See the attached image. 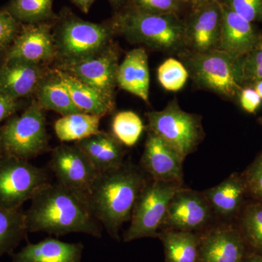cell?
I'll list each match as a JSON object with an SVG mask.
<instances>
[{
  "instance_id": "cell-1",
  "label": "cell",
  "mask_w": 262,
  "mask_h": 262,
  "mask_svg": "<svg viewBox=\"0 0 262 262\" xmlns=\"http://www.w3.org/2000/svg\"><path fill=\"white\" fill-rule=\"evenodd\" d=\"M25 213L28 233L46 232L56 237L83 233L100 238L102 227L90 205L87 194L56 183L38 191Z\"/></svg>"
},
{
  "instance_id": "cell-2",
  "label": "cell",
  "mask_w": 262,
  "mask_h": 262,
  "mask_svg": "<svg viewBox=\"0 0 262 262\" xmlns=\"http://www.w3.org/2000/svg\"><path fill=\"white\" fill-rule=\"evenodd\" d=\"M145 172L132 163L100 173L87 196L97 220L113 238L130 222L136 202L147 183Z\"/></svg>"
},
{
  "instance_id": "cell-3",
  "label": "cell",
  "mask_w": 262,
  "mask_h": 262,
  "mask_svg": "<svg viewBox=\"0 0 262 262\" xmlns=\"http://www.w3.org/2000/svg\"><path fill=\"white\" fill-rule=\"evenodd\" d=\"M111 21L115 33L134 44L169 53L186 51L184 20L179 15L151 14L129 5Z\"/></svg>"
},
{
  "instance_id": "cell-4",
  "label": "cell",
  "mask_w": 262,
  "mask_h": 262,
  "mask_svg": "<svg viewBox=\"0 0 262 262\" xmlns=\"http://www.w3.org/2000/svg\"><path fill=\"white\" fill-rule=\"evenodd\" d=\"M53 37L58 64L66 65L85 59L112 44L115 35L111 20L96 24L79 18L63 8L53 24Z\"/></svg>"
},
{
  "instance_id": "cell-5",
  "label": "cell",
  "mask_w": 262,
  "mask_h": 262,
  "mask_svg": "<svg viewBox=\"0 0 262 262\" xmlns=\"http://www.w3.org/2000/svg\"><path fill=\"white\" fill-rule=\"evenodd\" d=\"M0 146L3 155L29 161L49 150L44 110L37 100L0 127Z\"/></svg>"
},
{
  "instance_id": "cell-6",
  "label": "cell",
  "mask_w": 262,
  "mask_h": 262,
  "mask_svg": "<svg viewBox=\"0 0 262 262\" xmlns=\"http://www.w3.org/2000/svg\"><path fill=\"white\" fill-rule=\"evenodd\" d=\"M184 52L182 56L184 65L198 88L226 99H236L243 88L237 58L220 50L205 53Z\"/></svg>"
},
{
  "instance_id": "cell-7",
  "label": "cell",
  "mask_w": 262,
  "mask_h": 262,
  "mask_svg": "<svg viewBox=\"0 0 262 262\" xmlns=\"http://www.w3.org/2000/svg\"><path fill=\"white\" fill-rule=\"evenodd\" d=\"M149 130L161 138L184 157L192 154L204 139L202 117L184 111L177 99L163 110L146 113Z\"/></svg>"
},
{
  "instance_id": "cell-8",
  "label": "cell",
  "mask_w": 262,
  "mask_h": 262,
  "mask_svg": "<svg viewBox=\"0 0 262 262\" xmlns=\"http://www.w3.org/2000/svg\"><path fill=\"white\" fill-rule=\"evenodd\" d=\"M182 187L177 182L149 181L136 202L130 225L122 237L124 242L144 237L158 238L170 200Z\"/></svg>"
},
{
  "instance_id": "cell-9",
  "label": "cell",
  "mask_w": 262,
  "mask_h": 262,
  "mask_svg": "<svg viewBox=\"0 0 262 262\" xmlns=\"http://www.w3.org/2000/svg\"><path fill=\"white\" fill-rule=\"evenodd\" d=\"M48 183L46 170L29 160L6 155L0 158V206L21 209Z\"/></svg>"
},
{
  "instance_id": "cell-10",
  "label": "cell",
  "mask_w": 262,
  "mask_h": 262,
  "mask_svg": "<svg viewBox=\"0 0 262 262\" xmlns=\"http://www.w3.org/2000/svg\"><path fill=\"white\" fill-rule=\"evenodd\" d=\"M118 59L116 47L111 44L94 56L70 64L57 66L56 69L74 76L97 91L115 110Z\"/></svg>"
},
{
  "instance_id": "cell-11",
  "label": "cell",
  "mask_w": 262,
  "mask_h": 262,
  "mask_svg": "<svg viewBox=\"0 0 262 262\" xmlns=\"http://www.w3.org/2000/svg\"><path fill=\"white\" fill-rule=\"evenodd\" d=\"M213 214L204 192L182 187L170 200L160 229L198 232L209 225Z\"/></svg>"
},
{
  "instance_id": "cell-12",
  "label": "cell",
  "mask_w": 262,
  "mask_h": 262,
  "mask_svg": "<svg viewBox=\"0 0 262 262\" xmlns=\"http://www.w3.org/2000/svg\"><path fill=\"white\" fill-rule=\"evenodd\" d=\"M49 163L57 183L84 194H88L100 174L75 144H62L55 147Z\"/></svg>"
},
{
  "instance_id": "cell-13",
  "label": "cell",
  "mask_w": 262,
  "mask_h": 262,
  "mask_svg": "<svg viewBox=\"0 0 262 262\" xmlns=\"http://www.w3.org/2000/svg\"><path fill=\"white\" fill-rule=\"evenodd\" d=\"M54 22L21 24L18 34L7 49L6 59L22 60L43 67L56 60Z\"/></svg>"
},
{
  "instance_id": "cell-14",
  "label": "cell",
  "mask_w": 262,
  "mask_h": 262,
  "mask_svg": "<svg viewBox=\"0 0 262 262\" xmlns=\"http://www.w3.org/2000/svg\"><path fill=\"white\" fill-rule=\"evenodd\" d=\"M184 159L168 143L149 130L141 158L140 167L151 180L183 184Z\"/></svg>"
},
{
  "instance_id": "cell-15",
  "label": "cell",
  "mask_w": 262,
  "mask_h": 262,
  "mask_svg": "<svg viewBox=\"0 0 262 262\" xmlns=\"http://www.w3.org/2000/svg\"><path fill=\"white\" fill-rule=\"evenodd\" d=\"M222 20L220 2L192 11L184 21L186 49L193 53H205L218 49Z\"/></svg>"
},
{
  "instance_id": "cell-16",
  "label": "cell",
  "mask_w": 262,
  "mask_h": 262,
  "mask_svg": "<svg viewBox=\"0 0 262 262\" xmlns=\"http://www.w3.org/2000/svg\"><path fill=\"white\" fill-rule=\"evenodd\" d=\"M247 252L238 227L217 226L201 234L198 262H244Z\"/></svg>"
},
{
  "instance_id": "cell-17",
  "label": "cell",
  "mask_w": 262,
  "mask_h": 262,
  "mask_svg": "<svg viewBox=\"0 0 262 262\" xmlns=\"http://www.w3.org/2000/svg\"><path fill=\"white\" fill-rule=\"evenodd\" d=\"M48 72L43 66L22 60L6 59L0 70V91L20 101V98L35 94Z\"/></svg>"
},
{
  "instance_id": "cell-18",
  "label": "cell",
  "mask_w": 262,
  "mask_h": 262,
  "mask_svg": "<svg viewBox=\"0 0 262 262\" xmlns=\"http://www.w3.org/2000/svg\"><path fill=\"white\" fill-rule=\"evenodd\" d=\"M222 5V31L218 49L239 58L249 53L259 40L261 34L253 24Z\"/></svg>"
},
{
  "instance_id": "cell-19",
  "label": "cell",
  "mask_w": 262,
  "mask_h": 262,
  "mask_svg": "<svg viewBox=\"0 0 262 262\" xmlns=\"http://www.w3.org/2000/svg\"><path fill=\"white\" fill-rule=\"evenodd\" d=\"M75 144L100 173L115 170L123 165L126 152L113 134L100 130L94 135L76 141Z\"/></svg>"
},
{
  "instance_id": "cell-20",
  "label": "cell",
  "mask_w": 262,
  "mask_h": 262,
  "mask_svg": "<svg viewBox=\"0 0 262 262\" xmlns=\"http://www.w3.org/2000/svg\"><path fill=\"white\" fill-rule=\"evenodd\" d=\"M117 84L120 89L149 103L150 76L146 50L136 48L127 53L119 64Z\"/></svg>"
},
{
  "instance_id": "cell-21",
  "label": "cell",
  "mask_w": 262,
  "mask_h": 262,
  "mask_svg": "<svg viewBox=\"0 0 262 262\" xmlns=\"http://www.w3.org/2000/svg\"><path fill=\"white\" fill-rule=\"evenodd\" d=\"M83 248L81 243L70 244L46 237L12 253V262H82Z\"/></svg>"
},
{
  "instance_id": "cell-22",
  "label": "cell",
  "mask_w": 262,
  "mask_h": 262,
  "mask_svg": "<svg viewBox=\"0 0 262 262\" xmlns=\"http://www.w3.org/2000/svg\"><path fill=\"white\" fill-rule=\"evenodd\" d=\"M208 203L214 214L229 219L238 215L247 194L242 173H233L215 187L205 190Z\"/></svg>"
},
{
  "instance_id": "cell-23",
  "label": "cell",
  "mask_w": 262,
  "mask_h": 262,
  "mask_svg": "<svg viewBox=\"0 0 262 262\" xmlns=\"http://www.w3.org/2000/svg\"><path fill=\"white\" fill-rule=\"evenodd\" d=\"M165 262H198L201 234L198 232L160 229Z\"/></svg>"
},
{
  "instance_id": "cell-24",
  "label": "cell",
  "mask_w": 262,
  "mask_h": 262,
  "mask_svg": "<svg viewBox=\"0 0 262 262\" xmlns=\"http://www.w3.org/2000/svg\"><path fill=\"white\" fill-rule=\"evenodd\" d=\"M54 71L70 93L72 101L81 113L103 117L115 110L108 106L97 91L88 84L58 69H54Z\"/></svg>"
},
{
  "instance_id": "cell-25",
  "label": "cell",
  "mask_w": 262,
  "mask_h": 262,
  "mask_svg": "<svg viewBox=\"0 0 262 262\" xmlns=\"http://www.w3.org/2000/svg\"><path fill=\"white\" fill-rule=\"evenodd\" d=\"M34 95L44 110L56 112L62 116L81 113L54 70H48Z\"/></svg>"
},
{
  "instance_id": "cell-26",
  "label": "cell",
  "mask_w": 262,
  "mask_h": 262,
  "mask_svg": "<svg viewBox=\"0 0 262 262\" xmlns=\"http://www.w3.org/2000/svg\"><path fill=\"white\" fill-rule=\"evenodd\" d=\"M101 118L83 113L62 116L55 122V133L62 142H76L99 132Z\"/></svg>"
},
{
  "instance_id": "cell-27",
  "label": "cell",
  "mask_w": 262,
  "mask_h": 262,
  "mask_svg": "<svg viewBox=\"0 0 262 262\" xmlns=\"http://www.w3.org/2000/svg\"><path fill=\"white\" fill-rule=\"evenodd\" d=\"M27 234L23 210L0 206V258L5 254L11 255Z\"/></svg>"
},
{
  "instance_id": "cell-28",
  "label": "cell",
  "mask_w": 262,
  "mask_h": 262,
  "mask_svg": "<svg viewBox=\"0 0 262 262\" xmlns=\"http://www.w3.org/2000/svg\"><path fill=\"white\" fill-rule=\"evenodd\" d=\"M54 0H11L6 9L20 24L54 22L58 15L53 11Z\"/></svg>"
},
{
  "instance_id": "cell-29",
  "label": "cell",
  "mask_w": 262,
  "mask_h": 262,
  "mask_svg": "<svg viewBox=\"0 0 262 262\" xmlns=\"http://www.w3.org/2000/svg\"><path fill=\"white\" fill-rule=\"evenodd\" d=\"M241 213L238 228L247 248L262 253V202L248 203Z\"/></svg>"
},
{
  "instance_id": "cell-30",
  "label": "cell",
  "mask_w": 262,
  "mask_h": 262,
  "mask_svg": "<svg viewBox=\"0 0 262 262\" xmlns=\"http://www.w3.org/2000/svg\"><path fill=\"white\" fill-rule=\"evenodd\" d=\"M113 135L122 145L134 146L139 140L144 125L137 114L132 111H122L117 113L113 120Z\"/></svg>"
},
{
  "instance_id": "cell-31",
  "label": "cell",
  "mask_w": 262,
  "mask_h": 262,
  "mask_svg": "<svg viewBox=\"0 0 262 262\" xmlns=\"http://www.w3.org/2000/svg\"><path fill=\"white\" fill-rule=\"evenodd\" d=\"M185 65L175 58L165 60L158 69V79L164 89L178 91L183 89L189 78Z\"/></svg>"
},
{
  "instance_id": "cell-32",
  "label": "cell",
  "mask_w": 262,
  "mask_h": 262,
  "mask_svg": "<svg viewBox=\"0 0 262 262\" xmlns=\"http://www.w3.org/2000/svg\"><path fill=\"white\" fill-rule=\"evenodd\" d=\"M237 65L243 87L262 80V35L249 53L237 58Z\"/></svg>"
},
{
  "instance_id": "cell-33",
  "label": "cell",
  "mask_w": 262,
  "mask_h": 262,
  "mask_svg": "<svg viewBox=\"0 0 262 262\" xmlns=\"http://www.w3.org/2000/svg\"><path fill=\"white\" fill-rule=\"evenodd\" d=\"M248 195L262 202V150L242 173Z\"/></svg>"
},
{
  "instance_id": "cell-34",
  "label": "cell",
  "mask_w": 262,
  "mask_h": 262,
  "mask_svg": "<svg viewBox=\"0 0 262 262\" xmlns=\"http://www.w3.org/2000/svg\"><path fill=\"white\" fill-rule=\"evenodd\" d=\"M220 3L251 23H262V0H221Z\"/></svg>"
},
{
  "instance_id": "cell-35",
  "label": "cell",
  "mask_w": 262,
  "mask_h": 262,
  "mask_svg": "<svg viewBox=\"0 0 262 262\" xmlns=\"http://www.w3.org/2000/svg\"><path fill=\"white\" fill-rule=\"evenodd\" d=\"M130 5L144 13L178 15L182 7L178 0H130Z\"/></svg>"
},
{
  "instance_id": "cell-36",
  "label": "cell",
  "mask_w": 262,
  "mask_h": 262,
  "mask_svg": "<svg viewBox=\"0 0 262 262\" xmlns=\"http://www.w3.org/2000/svg\"><path fill=\"white\" fill-rule=\"evenodd\" d=\"M19 23L6 8L0 10V48L8 49L20 30Z\"/></svg>"
},
{
  "instance_id": "cell-37",
  "label": "cell",
  "mask_w": 262,
  "mask_h": 262,
  "mask_svg": "<svg viewBox=\"0 0 262 262\" xmlns=\"http://www.w3.org/2000/svg\"><path fill=\"white\" fill-rule=\"evenodd\" d=\"M236 99L242 110L249 114L257 113L262 105L261 98L251 85H245L239 90Z\"/></svg>"
},
{
  "instance_id": "cell-38",
  "label": "cell",
  "mask_w": 262,
  "mask_h": 262,
  "mask_svg": "<svg viewBox=\"0 0 262 262\" xmlns=\"http://www.w3.org/2000/svg\"><path fill=\"white\" fill-rule=\"evenodd\" d=\"M21 106L20 101L13 99L0 91V123L15 115Z\"/></svg>"
},
{
  "instance_id": "cell-39",
  "label": "cell",
  "mask_w": 262,
  "mask_h": 262,
  "mask_svg": "<svg viewBox=\"0 0 262 262\" xmlns=\"http://www.w3.org/2000/svg\"><path fill=\"white\" fill-rule=\"evenodd\" d=\"M220 1L221 0H178L181 6L190 8L192 11Z\"/></svg>"
},
{
  "instance_id": "cell-40",
  "label": "cell",
  "mask_w": 262,
  "mask_h": 262,
  "mask_svg": "<svg viewBox=\"0 0 262 262\" xmlns=\"http://www.w3.org/2000/svg\"><path fill=\"white\" fill-rule=\"evenodd\" d=\"M96 1V0H72V3L85 14L89 13L91 7Z\"/></svg>"
},
{
  "instance_id": "cell-41",
  "label": "cell",
  "mask_w": 262,
  "mask_h": 262,
  "mask_svg": "<svg viewBox=\"0 0 262 262\" xmlns=\"http://www.w3.org/2000/svg\"><path fill=\"white\" fill-rule=\"evenodd\" d=\"M244 262H262V253L248 251Z\"/></svg>"
},
{
  "instance_id": "cell-42",
  "label": "cell",
  "mask_w": 262,
  "mask_h": 262,
  "mask_svg": "<svg viewBox=\"0 0 262 262\" xmlns=\"http://www.w3.org/2000/svg\"><path fill=\"white\" fill-rule=\"evenodd\" d=\"M249 85H251L256 91V92L257 93L262 100V80L256 81V82H253L252 84H249Z\"/></svg>"
},
{
  "instance_id": "cell-43",
  "label": "cell",
  "mask_w": 262,
  "mask_h": 262,
  "mask_svg": "<svg viewBox=\"0 0 262 262\" xmlns=\"http://www.w3.org/2000/svg\"><path fill=\"white\" fill-rule=\"evenodd\" d=\"M7 58V49L3 48H0V70H1L3 66L4 65L5 62L6 61Z\"/></svg>"
},
{
  "instance_id": "cell-44",
  "label": "cell",
  "mask_w": 262,
  "mask_h": 262,
  "mask_svg": "<svg viewBox=\"0 0 262 262\" xmlns=\"http://www.w3.org/2000/svg\"><path fill=\"white\" fill-rule=\"evenodd\" d=\"M258 122L262 126V117H259V118L258 119Z\"/></svg>"
},
{
  "instance_id": "cell-45",
  "label": "cell",
  "mask_w": 262,
  "mask_h": 262,
  "mask_svg": "<svg viewBox=\"0 0 262 262\" xmlns=\"http://www.w3.org/2000/svg\"><path fill=\"white\" fill-rule=\"evenodd\" d=\"M3 151H2V149H1V146H0V158H2V157L3 156Z\"/></svg>"
}]
</instances>
